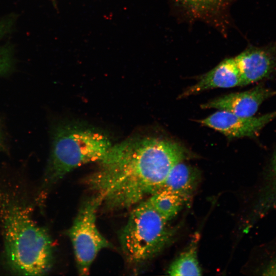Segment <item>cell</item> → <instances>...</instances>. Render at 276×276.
<instances>
[{
    "instance_id": "1",
    "label": "cell",
    "mask_w": 276,
    "mask_h": 276,
    "mask_svg": "<svg viewBox=\"0 0 276 276\" xmlns=\"http://www.w3.org/2000/svg\"><path fill=\"white\" fill-rule=\"evenodd\" d=\"M186 155L174 141L131 137L112 145L88 182L108 209H128L160 190L171 169Z\"/></svg>"
},
{
    "instance_id": "2",
    "label": "cell",
    "mask_w": 276,
    "mask_h": 276,
    "mask_svg": "<svg viewBox=\"0 0 276 276\" xmlns=\"http://www.w3.org/2000/svg\"><path fill=\"white\" fill-rule=\"evenodd\" d=\"M0 220L9 268L20 275L46 274L53 259L50 236L34 221L26 204L6 190H0Z\"/></svg>"
},
{
    "instance_id": "3",
    "label": "cell",
    "mask_w": 276,
    "mask_h": 276,
    "mask_svg": "<svg viewBox=\"0 0 276 276\" xmlns=\"http://www.w3.org/2000/svg\"><path fill=\"white\" fill-rule=\"evenodd\" d=\"M112 145L105 133L93 127L78 123L60 125L54 134L44 183L52 184L85 164L100 163Z\"/></svg>"
},
{
    "instance_id": "4",
    "label": "cell",
    "mask_w": 276,
    "mask_h": 276,
    "mask_svg": "<svg viewBox=\"0 0 276 276\" xmlns=\"http://www.w3.org/2000/svg\"><path fill=\"white\" fill-rule=\"evenodd\" d=\"M172 231L148 199L131 211L120 235L121 247L131 263L146 261L159 253L172 237Z\"/></svg>"
},
{
    "instance_id": "5",
    "label": "cell",
    "mask_w": 276,
    "mask_h": 276,
    "mask_svg": "<svg viewBox=\"0 0 276 276\" xmlns=\"http://www.w3.org/2000/svg\"><path fill=\"white\" fill-rule=\"evenodd\" d=\"M102 202V196L96 193L84 202L68 231L78 271L81 275L89 273L93 262L102 249L111 247L96 224L97 211Z\"/></svg>"
},
{
    "instance_id": "6",
    "label": "cell",
    "mask_w": 276,
    "mask_h": 276,
    "mask_svg": "<svg viewBox=\"0 0 276 276\" xmlns=\"http://www.w3.org/2000/svg\"><path fill=\"white\" fill-rule=\"evenodd\" d=\"M276 118V110L259 117H245L219 110L199 121L201 124L217 130L229 138L252 137Z\"/></svg>"
},
{
    "instance_id": "7",
    "label": "cell",
    "mask_w": 276,
    "mask_h": 276,
    "mask_svg": "<svg viewBox=\"0 0 276 276\" xmlns=\"http://www.w3.org/2000/svg\"><path fill=\"white\" fill-rule=\"evenodd\" d=\"M241 86L269 76L276 67V42L261 47H250L234 57Z\"/></svg>"
},
{
    "instance_id": "8",
    "label": "cell",
    "mask_w": 276,
    "mask_h": 276,
    "mask_svg": "<svg viewBox=\"0 0 276 276\" xmlns=\"http://www.w3.org/2000/svg\"><path fill=\"white\" fill-rule=\"evenodd\" d=\"M276 95V90L257 86L243 92L231 93L201 105L203 109L216 108L241 117H253L260 105Z\"/></svg>"
},
{
    "instance_id": "9",
    "label": "cell",
    "mask_w": 276,
    "mask_h": 276,
    "mask_svg": "<svg viewBox=\"0 0 276 276\" xmlns=\"http://www.w3.org/2000/svg\"><path fill=\"white\" fill-rule=\"evenodd\" d=\"M241 86L240 72L234 57L225 59L202 76L198 82L188 88L180 98L188 97L210 89Z\"/></svg>"
},
{
    "instance_id": "10",
    "label": "cell",
    "mask_w": 276,
    "mask_h": 276,
    "mask_svg": "<svg viewBox=\"0 0 276 276\" xmlns=\"http://www.w3.org/2000/svg\"><path fill=\"white\" fill-rule=\"evenodd\" d=\"M199 175L196 168L181 161L171 169L161 189L177 194L186 201L194 191Z\"/></svg>"
},
{
    "instance_id": "11",
    "label": "cell",
    "mask_w": 276,
    "mask_h": 276,
    "mask_svg": "<svg viewBox=\"0 0 276 276\" xmlns=\"http://www.w3.org/2000/svg\"><path fill=\"white\" fill-rule=\"evenodd\" d=\"M148 200L160 217L168 222L179 213L186 201L177 194L164 189L152 194Z\"/></svg>"
},
{
    "instance_id": "12",
    "label": "cell",
    "mask_w": 276,
    "mask_h": 276,
    "mask_svg": "<svg viewBox=\"0 0 276 276\" xmlns=\"http://www.w3.org/2000/svg\"><path fill=\"white\" fill-rule=\"evenodd\" d=\"M196 235L189 247L182 252L170 266L168 272L172 276L200 275L201 270L197 258Z\"/></svg>"
},
{
    "instance_id": "13",
    "label": "cell",
    "mask_w": 276,
    "mask_h": 276,
    "mask_svg": "<svg viewBox=\"0 0 276 276\" xmlns=\"http://www.w3.org/2000/svg\"><path fill=\"white\" fill-rule=\"evenodd\" d=\"M256 264L257 274L276 275V235L259 247Z\"/></svg>"
},
{
    "instance_id": "14",
    "label": "cell",
    "mask_w": 276,
    "mask_h": 276,
    "mask_svg": "<svg viewBox=\"0 0 276 276\" xmlns=\"http://www.w3.org/2000/svg\"><path fill=\"white\" fill-rule=\"evenodd\" d=\"M196 16L205 17L216 14L231 0H173Z\"/></svg>"
},
{
    "instance_id": "15",
    "label": "cell",
    "mask_w": 276,
    "mask_h": 276,
    "mask_svg": "<svg viewBox=\"0 0 276 276\" xmlns=\"http://www.w3.org/2000/svg\"><path fill=\"white\" fill-rule=\"evenodd\" d=\"M258 186L262 195L276 205V152L267 168L262 173Z\"/></svg>"
},
{
    "instance_id": "16",
    "label": "cell",
    "mask_w": 276,
    "mask_h": 276,
    "mask_svg": "<svg viewBox=\"0 0 276 276\" xmlns=\"http://www.w3.org/2000/svg\"><path fill=\"white\" fill-rule=\"evenodd\" d=\"M10 58L8 51L0 48V73L9 67Z\"/></svg>"
},
{
    "instance_id": "17",
    "label": "cell",
    "mask_w": 276,
    "mask_h": 276,
    "mask_svg": "<svg viewBox=\"0 0 276 276\" xmlns=\"http://www.w3.org/2000/svg\"><path fill=\"white\" fill-rule=\"evenodd\" d=\"M5 26L0 25V36L4 33Z\"/></svg>"
},
{
    "instance_id": "18",
    "label": "cell",
    "mask_w": 276,
    "mask_h": 276,
    "mask_svg": "<svg viewBox=\"0 0 276 276\" xmlns=\"http://www.w3.org/2000/svg\"><path fill=\"white\" fill-rule=\"evenodd\" d=\"M51 1L53 3L54 6L56 7V0H51Z\"/></svg>"
}]
</instances>
